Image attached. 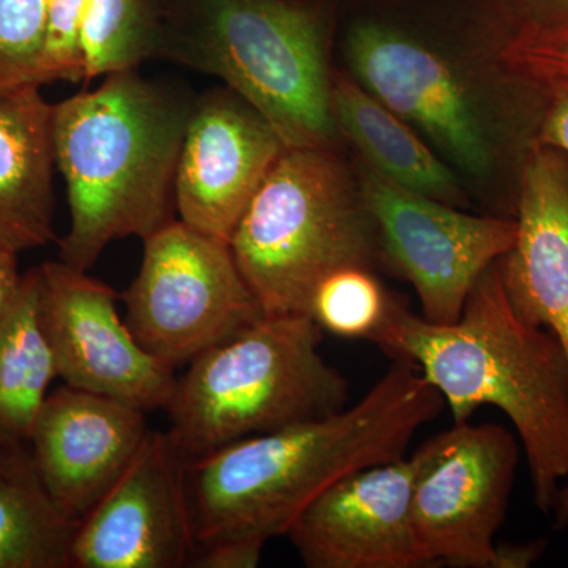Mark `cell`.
<instances>
[{
	"instance_id": "6da1fadb",
	"label": "cell",
	"mask_w": 568,
	"mask_h": 568,
	"mask_svg": "<svg viewBox=\"0 0 568 568\" xmlns=\"http://www.w3.org/2000/svg\"><path fill=\"white\" fill-rule=\"evenodd\" d=\"M446 402L409 358L355 405L332 416L235 440L190 463L197 545L267 544L286 536L298 515L339 478L406 457L422 426Z\"/></svg>"
},
{
	"instance_id": "7a4b0ae2",
	"label": "cell",
	"mask_w": 568,
	"mask_h": 568,
	"mask_svg": "<svg viewBox=\"0 0 568 568\" xmlns=\"http://www.w3.org/2000/svg\"><path fill=\"white\" fill-rule=\"evenodd\" d=\"M372 342L413 361L454 424L481 406L503 410L521 439L534 503L552 511L568 478V355L558 336L515 312L499 261L477 280L457 323H428L396 301Z\"/></svg>"
},
{
	"instance_id": "3957f363",
	"label": "cell",
	"mask_w": 568,
	"mask_h": 568,
	"mask_svg": "<svg viewBox=\"0 0 568 568\" xmlns=\"http://www.w3.org/2000/svg\"><path fill=\"white\" fill-rule=\"evenodd\" d=\"M194 100L138 70L52 106L55 168L70 227L59 260L89 272L111 242L141 241L175 219V174Z\"/></svg>"
},
{
	"instance_id": "277c9868",
	"label": "cell",
	"mask_w": 568,
	"mask_h": 568,
	"mask_svg": "<svg viewBox=\"0 0 568 568\" xmlns=\"http://www.w3.org/2000/svg\"><path fill=\"white\" fill-rule=\"evenodd\" d=\"M325 0H164L155 59L219 78L287 149H334Z\"/></svg>"
},
{
	"instance_id": "5b68a950",
	"label": "cell",
	"mask_w": 568,
	"mask_h": 568,
	"mask_svg": "<svg viewBox=\"0 0 568 568\" xmlns=\"http://www.w3.org/2000/svg\"><path fill=\"white\" fill-rule=\"evenodd\" d=\"M323 335L310 316L265 315L197 355L164 406L170 435L194 459L345 409L349 384L321 355Z\"/></svg>"
},
{
	"instance_id": "8992f818",
	"label": "cell",
	"mask_w": 568,
	"mask_h": 568,
	"mask_svg": "<svg viewBox=\"0 0 568 568\" xmlns=\"http://www.w3.org/2000/svg\"><path fill=\"white\" fill-rule=\"evenodd\" d=\"M267 316L306 315L328 275L379 254L361 182L334 149H286L231 237Z\"/></svg>"
},
{
	"instance_id": "52a82bcc",
	"label": "cell",
	"mask_w": 568,
	"mask_h": 568,
	"mask_svg": "<svg viewBox=\"0 0 568 568\" xmlns=\"http://www.w3.org/2000/svg\"><path fill=\"white\" fill-rule=\"evenodd\" d=\"M123 293L125 323L153 357L178 368L265 316L230 242L174 219L144 239Z\"/></svg>"
},
{
	"instance_id": "ba28073f",
	"label": "cell",
	"mask_w": 568,
	"mask_h": 568,
	"mask_svg": "<svg viewBox=\"0 0 568 568\" xmlns=\"http://www.w3.org/2000/svg\"><path fill=\"white\" fill-rule=\"evenodd\" d=\"M413 518L433 566L500 568L496 536L519 463L504 426L454 424L413 455Z\"/></svg>"
},
{
	"instance_id": "9c48e42d",
	"label": "cell",
	"mask_w": 568,
	"mask_h": 568,
	"mask_svg": "<svg viewBox=\"0 0 568 568\" xmlns=\"http://www.w3.org/2000/svg\"><path fill=\"white\" fill-rule=\"evenodd\" d=\"M361 189L379 252L410 283L422 316L454 324L481 274L517 241V220L480 216L410 192L365 166Z\"/></svg>"
},
{
	"instance_id": "30bf717a",
	"label": "cell",
	"mask_w": 568,
	"mask_h": 568,
	"mask_svg": "<svg viewBox=\"0 0 568 568\" xmlns=\"http://www.w3.org/2000/svg\"><path fill=\"white\" fill-rule=\"evenodd\" d=\"M354 80L409 123L447 162L488 178L493 151L469 89L428 41L398 22L361 14L346 32Z\"/></svg>"
},
{
	"instance_id": "8fae6325",
	"label": "cell",
	"mask_w": 568,
	"mask_h": 568,
	"mask_svg": "<svg viewBox=\"0 0 568 568\" xmlns=\"http://www.w3.org/2000/svg\"><path fill=\"white\" fill-rule=\"evenodd\" d=\"M39 268L41 324L63 384L145 414L164 410L175 368L138 343L119 315L118 293L61 260Z\"/></svg>"
},
{
	"instance_id": "7c38bea8",
	"label": "cell",
	"mask_w": 568,
	"mask_h": 568,
	"mask_svg": "<svg viewBox=\"0 0 568 568\" xmlns=\"http://www.w3.org/2000/svg\"><path fill=\"white\" fill-rule=\"evenodd\" d=\"M190 463L192 458L170 432L149 429L125 473L78 523L70 567L192 566L197 541Z\"/></svg>"
},
{
	"instance_id": "4fadbf2b",
	"label": "cell",
	"mask_w": 568,
	"mask_h": 568,
	"mask_svg": "<svg viewBox=\"0 0 568 568\" xmlns=\"http://www.w3.org/2000/svg\"><path fill=\"white\" fill-rule=\"evenodd\" d=\"M286 145L230 88L194 99L175 174L179 220L231 242L235 227Z\"/></svg>"
},
{
	"instance_id": "5bb4252c",
	"label": "cell",
	"mask_w": 568,
	"mask_h": 568,
	"mask_svg": "<svg viewBox=\"0 0 568 568\" xmlns=\"http://www.w3.org/2000/svg\"><path fill=\"white\" fill-rule=\"evenodd\" d=\"M414 458L355 470L298 515L286 537L310 568L433 567L413 518Z\"/></svg>"
},
{
	"instance_id": "9a60e30c",
	"label": "cell",
	"mask_w": 568,
	"mask_h": 568,
	"mask_svg": "<svg viewBox=\"0 0 568 568\" xmlns=\"http://www.w3.org/2000/svg\"><path fill=\"white\" fill-rule=\"evenodd\" d=\"M148 433L136 407L63 384L44 399L29 446L52 503L80 523L125 473Z\"/></svg>"
},
{
	"instance_id": "2e32d148",
	"label": "cell",
	"mask_w": 568,
	"mask_h": 568,
	"mask_svg": "<svg viewBox=\"0 0 568 568\" xmlns=\"http://www.w3.org/2000/svg\"><path fill=\"white\" fill-rule=\"evenodd\" d=\"M517 241L499 260L508 298L526 323L548 328L568 355V159L536 142L523 160Z\"/></svg>"
},
{
	"instance_id": "e0dca14e",
	"label": "cell",
	"mask_w": 568,
	"mask_h": 568,
	"mask_svg": "<svg viewBox=\"0 0 568 568\" xmlns=\"http://www.w3.org/2000/svg\"><path fill=\"white\" fill-rule=\"evenodd\" d=\"M40 89L0 93V245L18 254L55 241L54 104Z\"/></svg>"
},
{
	"instance_id": "ac0fdd59",
	"label": "cell",
	"mask_w": 568,
	"mask_h": 568,
	"mask_svg": "<svg viewBox=\"0 0 568 568\" xmlns=\"http://www.w3.org/2000/svg\"><path fill=\"white\" fill-rule=\"evenodd\" d=\"M332 106L338 133L362 153L369 170L410 192L466 207L465 190L450 166L353 77L335 74Z\"/></svg>"
},
{
	"instance_id": "d6986e66",
	"label": "cell",
	"mask_w": 568,
	"mask_h": 568,
	"mask_svg": "<svg viewBox=\"0 0 568 568\" xmlns=\"http://www.w3.org/2000/svg\"><path fill=\"white\" fill-rule=\"evenodd\" d=\"M58 377L40 316V268L22 274L0 321V448L28 446L36 418Z\"/></svg>"
},
{
	"instance_id": "ffe728a7",
	"label": "cell",
	"mask_w": 568,
	"mask_h": 568,
	"mask_svg": "<svg viewBox=\"0 0 568 568\" xmlns=\"http://www.w3.org/2000/svg\"><path fill=\"white\" fill-rule=\"evenodd\" d=\"M78 523L41 484L31 450L0 448V568H67Z\"/></svg>"
},
{
	"instance_id": "44dd1931",
	"label": "cell",
	"mask_w": 568,
	"mask_h": 568,
	"mask_svg": "<svg viewBox=\"0 0 568 568\" xmlns=\"http://www.w3.org/2000/svg\"><path fill=\"white\" fill-rule=\"evenodd\" d=\"M164 0H91L81 32L84 81L156 58Z\"/></svg>"
},
{
	"instance_id": "7402d4cb",
	"label": "cell",
	"mask_w": 568,
	"mask_h": 568,
	"mask_svg": "<svg viewBox=\"0 0 568 568\" xmlns=\"http://www.w3.org/2000/svg\"><path fill=\"white\" fill-rule=\"evenodd\" d=\"M395 304L372 268L346 267L317 286L308 316L328 334L372 342Z\"/></svg>"
},
{
	"instance_id": "603a6c76",
	"label": "cell",
	"mask_w": 568,
	"mask_h": 568,
	"mask_svg": "<svg viewBox=\"0 0 568 568\" xmlns=\"http://www.w3.org/2000/svg\"><path fill=\"white\" fill-rule=\"evenodd\" d=\"M51 0H0V93L41 88Z\"/></svg>"
},
{
	"instance_id": "cb8c5ba5",
	"label": "cell",
	"mask_w": 568,
	"mask_h": 568,
	"mask_svg": "<svg viewBox=\"0 0 568 568\" xmlns=\"http://www.w3.org/2000/svg\"><path fill=\"white\" fill-rule=\"evenodd\" d=\"M497 62L515 80L538 88L568 82V22L506 33Z\"/></svg>"
},
{
	"instance_id": "d4e9b609",
	"label": "cell",
	"mask_w": 568,
	"mask_h": 568,
	"mask_svg": "<svg viewBox=\"0 0 568 568\" xmlns=\"http://www.w3.org/2000/svg\"><path fill=\"white\" fill-rule=\"evenodd\" d=\"M91 0H51L41 54V85L84 81L81 32Z\"/></svg>"
},
{
	"instance_id": "484cf974",
	"label": "cell",
	"mask_w": 568,
	"mask_h": 568,
	"mask_svg": "<svg viewBox=\"0 0 568 568\" xmlns=\"http://www.w3.org/2000/svg\"><path fill=\"white\" fill-rule=\"evenodd\" d=\"M506 32L568 22V0H493Z\"/></svg>"
},
{
	"instance_id": "4316f807",
	"label": "cell",
	"mask_w": 568,
	"mask_h": 568,
	"mask_svg": "<svg viewBox=\"0 0 568 568\" xmlns=\"http://www.w3.org/2000/svg\"><path fill=\"white\" fill-rule=\"evenodd\" d=\"M540 89L547 93V108L532 142L555 149L568 159V82H552Z\"/></svg>"
},
{
	"instance_id": "83f0119b",
	"label": "cell",
	"mask_w": 568,
	"mask_h": 568,
	"mask_svg": "<svg viewBox=\"0 0 568 568\" xmlns=\"http://www.w3.org/2000/svg\"><path fill=\"white\" fill-rule=\"evenodd\" d=\"M264 544L253 540H216L201 544L192 566L200 568H254L263 556Z\"/></svg>"
},
{
	"instance_id": "f1b7e54d",
	"label": "cell",
	"mask_w": 568,
	"mask_h": 568,
	"mask_svg": "<svg viewBox=\"0 0 568 568\" xmlns=\"http://www.w3.org/2000/svg\"><path fill=\"white\" fill-rule=\"evenodd\" d=\"M21 278L18 253L0 245V321L20 290Z\"/></svg>"
},
{
	"instance_id": "f546056e",
	"label": "cell",
	"mask_w": 568,
	"mask_h": 568,
	"mask_svg": "<svg viewBox=\"0 0 568 568\" xmlns=\"http://www.w3.org/2000/svg\"><path fill=\"white\" fill-rule=\"evenodd\" d=\"M552 511H556V523L558 526L567 525L568 523V478L566 484L560 488L558 497H556L555 508Z\"/></svg>"
},
{
	"instance_id": "4dcf8cb0",
	"label": "cell",
	"mask_w": 568,
	"mask_h": 568,
	"mask_svg": "<svg viewBox=\"0 0 568 568\" xmlns=\"http://www.w3.org/2000/svg\"><path fill=\"white\" fill-rule=\"evenodd\" d=\"M325 2H338V0H325Z\"/></svg>"
}]
</instances>
